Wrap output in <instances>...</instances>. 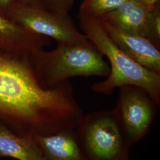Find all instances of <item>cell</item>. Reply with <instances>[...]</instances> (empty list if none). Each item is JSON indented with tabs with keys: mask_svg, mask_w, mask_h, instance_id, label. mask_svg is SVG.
I'll return each mask as SVG.
<instances>
[{
	"mask_svg": "<svg viewBox=\"0 0 160 160\" xmlns=\"http://www.w3.org/2000/svg\"><path fill=\"white\" fill-rule=\"evenodd\" d=\"M109 38L128 57L141 66L160 74V51L145 37L127 33L98 18Z\"/></svg>",
	"mask_w": 160,
	"mask_h": 160,
	"instance_id": "7",
	"label": "cell"
},
{
	"mask_svg": "<svg viewBox=\"0 0 160 160\" xmlns=\"http://www.w3.org/2000/svg\"><path fill=\"white\" fill-rule=\"evenodd\" d=\"M84 116L69 80L48 87L29 55L0 46V122L17 135L33 138L75 129Z\"/></svg>",
	"mask_w": 160,
	"mask_h": 160,
	"instance_id": "1",
	"label": "cell"
},
{
	"mask_svg": "<svg viewBox=\"0 0 160 160\" xmlns=\"http://www.w3.org/2000/svg\"><path fill=\"white\" fill-rule=\"evenodd\" d=\"M75 131L87 160H129V147L114 108L84 115Z\"/></svg>",
	"mask_w": 160,
	"mask_h": 160,
	"instance_id": "4",
	"label": "cell"
},
{
	"mask_svg": "<svg viewBox=\"0 0 160 160\" xmlns=\"http://www.w3.org/2000/svg\"><path fill=\"white\" fill-rule=\"evenodd\" d=\"M2 157L18 160H43L33 138L17 135L0 122V158Z\"/></svg>",
	"mask_w": 160,
	"mask_h": 160,
	"instance_id": "11",
	"label": "cell"
},
{
	"mask_svg": "<svg viewBox=\"0 0 160 160\" xmlns=\"http://www.w3.org/2000/svg\"><path fill=\"white\" fill-rule=\"evenodd\" d=\"M77 18L82 33L109 61L110 74L106 80L93 84L92 91L110 96L116 88L135 86L147 92L160 106V74L141 66L119 49L109 38L98 17L78 12Z\"/></svg>",
	"mask_w": 160,
	"mask_h": 160,
	"instance_id": "2",
	"label": "cell"
},
{
	"mask_svg": "<svg viewBox=\"0 0 160 160\" xmlns=\"http://www.w3.org/2000/svg\"><path fill=\"white\" fill-rule=\"evenodd\" d=\"M18 3L26 6H42L40 0H17Z\"/></svg>",
	"mask_w": 160,
	"mask_h": 160,
	"instance_id": "16",
	"label": "cell"
},
{
	"mask_svg": "<svg viewBox=\"0 0 160 160\" xmlns=\"http://www.w3.org/2000/svg\"><path fill=\"white\" fill-rule=\"evenodd\" d=\"M51 43L50 38L34 33L0 14V46L6 50L29 56Z\"/></svg>",
	"mask_w": 160,
	"mask_h": 160,
	"instance_id": "8",
	"label": "cell"
},
{
	"mask_svg": "<svg viewBox=\"0 0 160 160\" xmlns=\"http://www.w3.org/2000/svg\"><path fill=\"white\" fill-rule=\"evenodd\" d=\"M158 107L142 88L132 86L120 87L114 109L129 147L148 133Z\"/></svg>",
	"mask_w": 160,
	"mask_h": 160,
	"instance_id": "6",
	"label": "cell"
},
{
	"mask_svg": "<svg viewBox=\"0 0 160 160\" xmlns=\"http://www.w3.org/2000/svg\"><path fill=\"white\" fill-rule=\"evenodd\" d=\"M126 1L128 0H84L78 12L100 17L114 10Z\"/></svg>",
	"mask_w": 160,
	"mask_h": 160,
	"instance_id": "12",
	"label": "cell"
},
{
	"mask_svg": "<svg viewBox=\"0 0 160 160\" xmlns=\"http://www.w3.org/2000/svg\"><path fill=\"white\" fill-rule=\"evenodd\" d=\"M150 9L138 0H128L114 10L98 18L127 33L144 37L145 24Z\"/></svg>",
	"mask_w": 160,
	"mask_h": 160,
	"instance_id": "10",
	"label": "cell"
},
{
	"mask_svg": "<svg viewBox=\"0 0 160 160\" xmlns=\"http://www.w3.org/2000/svg\"><path fill=\"white\" fill-rule=\"evenodd\" d=\"M16 2L17 0H0V14L7 17L10 10Z\"/></svg>",
	"mask_w": 160,
	"mask_h": 160,
	"instance_id": "15",
	"label": "cell"
},
{
	"mask_svg": "<svg viewBox=\"0 0 160 160\" xmlns=\"http://www.w3.org/2000/svg\"><path fill=\"white\" fill-rule=\"evenodd\" d=\"M144 37L160 50V2L149 12L145 24Z\"/></svg>",
	"mask_w": 160,
	"mask_h": 160,
	"instance_id": "13",
	"label": "cell"
},
{
	"mask_svg": "<svg viewBox=\"0 0 160 160\" xmlns=\"http://www.w3.org/2000/svg\"><path fill=\"white\" fill-rule=\"evenodd\" d=\"M41 82L53 87L74 77H108L109 63L89 40L57 43L51 51L41 49L29 55Z\"/></svg>",
	"mask_w": 160,
	"mask_h": 160,
	"instance_id": "3",
	"label": "cell"
},
{
	"mask_svg": "<svg viewBox=\"0 0 160 160\" xmlns=\"http://www.w3.org/2000/svg\"><path fill=\"white\" fill-rule=\"evenodd\" d=\"M75 0H40V4L47 10L56 13L68 15Z\"/></svg>",
	"mask_w": 160,
	"mask_h": 160,
	"instance_id": "14",
	"label": "cell"
},
{
	"mask_svg": "<svg viewBox=\"0 0 160 160\" xmlns=\"http://www.w3.org/2000/svg\"><path fill=\"white\" fill-rule=\"evenodd\" d=\"M139 1L141 2L148 6L150 8H152L154 6H155L157 3L160 2V0H138Z\"/></svg>",
	"mask_w": 160,
	"mask_h": 160,
	"instance_id": "17",
	"label": "cell"
},
{
	"mask_svg": "<svg viewBox=\"0 0 160 160\" xmlns=\"http://www.w3.org/2000/svg\"><path fill=\"white\" fill-rule=\"evenodd\" d=\"M6 18L34 33L53 39L57 43L88 41L77 29L69 15L49 11L42 6H26L16 2Z\"/></svg>",
	"mask_w": 160,
	"mask_h": 160,
	"instance_id": "5",
	"label": "cell"
},
{
	"mask_svg": "<svg viewBox=\"0 0 160 160\" xmlns=\"http://www.w3.org/2000/svg\"><path fill=\"white\" fill-rule=\"evenodd\" d=\"M33 138L43 160H88L81 148L75 129H65Z\"/></svg>",
	"mask_w": 160,
	"mask_h": 160,
	"instance_id": "9",
	"label": "cell"
}]
</instances>
